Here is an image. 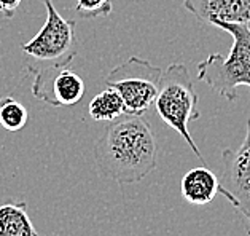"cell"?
I'll use <instances>...</instances> for the list:
<instances>
[{
  "label": "cell",
  "instance_id": "6da1fadb",
  "mask_svg": "<svg viewBox=\"0 0 250 236\" xmlns=\"http://www.w3.org/2000/svg\"><path fill=\"white\" fill-rule=\"evenodd\" d=\"M94 160L104 177L118 184L140 182L158 165V141L151 125L142 115L108 122L94 142Z\"/></svg>",
  "mask_w": 250,
  "mask_h": 236
},
{
  "label": "cell",
  "instance_id": "7a4b0ae2",
  "mask_svg": "<svg viewBox=\"0 0 250 236\" xmlns=\"http://www.w3.org/2000/svg\"><path fill=\"white\" fill-rule=\"evenodd\" d=\"M46 20L42 29L21 45L24 67L32 77V94L42 101L48 86L61 70L67 69L80 50L77 22L65 20L54 7L53 0H42Z\"/></svg>",
  "mask_w": 250,
  "mask_h": 236
},
{
  "label": "cell",
  "instance_id": "3957f363",
  "mask_svg": "<svg viewBox=\"0 0 250 236\" xmlns=\"http://www.w3.org/2000/svg\"><path fill=\"white\" fill-rule=\"evenodd\" d=\"M233 37L228 56L212 53L198 64V80L225 98L228 102L237 99V88L247 86L250 91V27L249 24L212 22Z\"/></svg>",
  "mask_w": 250,
  "mask_h": 236
},
{
  "label": "cell",
  "instance_id": "277c9868",
  "mask_svg": "<svg viewBox=\"0 0 250 236\" xmlns=\"http://www.w3.org/2000/svg\"><path fill=\"white\" fill-rule=\"evenodd\" d=\"M198 101L199 96L194 89V83L188 67L182 63L170 64L160 78L158 94L153 106L163 122L185 139L193 153L206 166L204 156L201 155V150L194 144L190 131H188V123L201 117L196 107Z\"/></svg>",
  "mask_w": 250,
  "mask_h": 236
},
{
  "label": "cell",
  "instance_id": "5b68a950",
  "mask_svg": "<svg viewBox=\"0 0 250 236\" xmlns=\"http://www.w3.org/2000/svg\"><path fill=\"white\" fill-rule=\"evenodd\" d=\"M163 70L147 59L132 56L117 65L104 83L117 89L126 115H144L153 106Z\"/></svg>",
  "mask_w": 250,
  "mask_h": 236
},
{
  "label": "cell",
  "instance_id": "8992f818",
  "mask_svg": "<svg viewBox=\"0 0 250 236\" xmlns=\"http://www.w3.org/2000/svg\"><path fill=\"white\" fill-rule=\"evenodd\" d=\"M222 175L218 193L233 204L250 225V118L239 149H225L222 153Z\"/></svg>",
  "mask_w": 250,
  "mask_h": 236
},
{
  "label": "cell",
  "instance_id": "52a82bcc",
  "mask_svg": "<svg viewBox=\"0 0 250 236\" xmlns=\"http://www.w3.org/2000/svg\"><path fill=\"white\" fill-rule=\"evenodd\" d=\"M184 7L210 27L215 21L250 24V0H184Z\"/></svg>",
  "mask_w": 250,
  "mask_h": 236
},
{
  "label": "cell",
  "instance_id": "ba28073f",
  "mask_svg": "<svg viewBox=\"0 0 250 236\" xmlns=\"http://www.w3.org/2000/svg\"><path fill=\"white\" fill-rule=\"evenodd\" d=\"M180 192L190 204H209L218 195V175L207 166L193 168L182 177Z\"/></svg>",
  "mask_w": 250,
  "mask_h": 236
},
{
  "label": "cell",
  "instance_id": "9c48e42d",
  "mask_svg": "<svg viewBox=\"0 0 250 236\" xmlns=\"http://www.w3.org/2000/svg\"><path fill=\"white\" fill-rule=\"evenodd\" d=\"M84 93H86V86L83 78L67 67L51 80L42 102L53 107H72L83 99Z\"/></svg>",
  "mask_w": 250,
  "mask_h": 236
},
{
  "label": "cell",
  "instance_id": "30bf717a",
  "mask_svg": "<svg viewBox=\"0 0 250 236\" xmlns=\"http://www.w3.org/2000/svg\"><path fill=\"white\" fill-rule=\"evenodd\" d=\"M0 236H39L24 201L0 204Z\"/></svg>",
  "mask_w": 250,
  "mask_h": 236
},
{
  "label": "cell",
  "instance_id": "8fae6325",
  "mask_svg": "<svg viewBox=\"0 0 250 236\" xmlns=\"http://www.w3.org/2000/svg\"><path fill=\"white\" fill-rule=\"evenodd\" d=\"M88 112L89 117L96 122H113L121 115H125V104L117 89L107 86L91 99Z\"/></svg>",
  "mask_w": 250,
  "mask_h": 236
},
{
  "label": "cell",
  "instance_id": "7c38bea8",
  "mask_svg": "<svg viewBox=\"0 0 250 236\" xmlns=\"http://www.w3.org/2000/svg\"><path fill=\"white\" fill-rule=\"evenodd\" d=\"M27 108L11 96L0 98V126L10 132L21 131L27 125Z\"/></svg>",
  "mask_w": 250,
  "mask_h": 236
},
{
  "label": "cell",
  "instance_id": "4fadbf2b",
  "mask_svg": "<svg viewBox=\"0 0 250 236\" xmlns=\"http://www.w3.org/2000/svg\"><path fill=\"white\" fill-rule=\"evenodd\" d=\"M113 11L112 0H77L75 13L83 20H96L107 18Z\"/></svg>",
  "mask_w": 250,
  "mask_h": 236
},
{
  "label": "cell",
  "instance_id": "5bb4252c",
  "mask_svg": "<svg viewBox=\"0 0 250 236\" xmlns=\"http://www.w3.org/2000/svg\"><path fill=\"white\" fill-rule=\"evenodd\" d=\"M22 0H0V16L11 20L16 15V10L20 8Z\"/></svg>",
  "mask_w": 250,
  "mask_h": 236
}]
</instances>
